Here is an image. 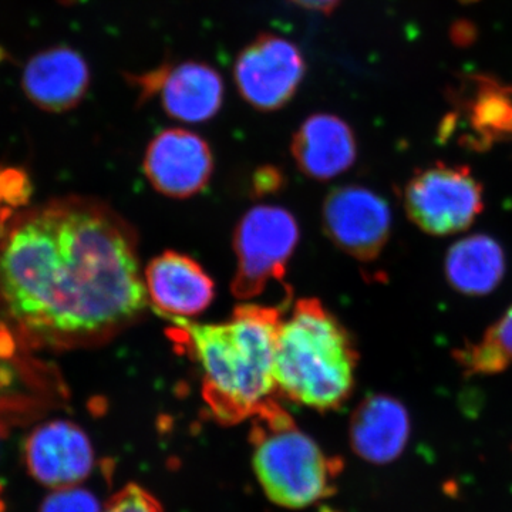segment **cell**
<instances>
[{
	"mask_svg": "<svg viewBox=\"0 0 512 512\" xmlns=\"http://www.w3.org/2000/svg\"><path fill=\"white\" fill-rule=\"evenodd\" d=\"M0 303L45 345L113 339L150 305L136 231L89 200L23 215L0 238Z\"/></svg>",
	"mask_w": 512,
	"mask_h": 512,
	"instance_id": "cell-1",
	"label": "cell"
},
{
	"mask_svg": "<svg viewBox=\"0 0 512 512\" xmlns=\"http://www.w3.org/2000/svg\"><path fill=\"white\" fill-rule=\"evenodd\" d=\"M282 315L269 306L242 305L221 323L170 319L171 338L201 370L202 397L224 424L255 419L276 402V336Z\"/></svg>",
	"mask_w": 512,
	"mask_h": 512,
	"instance_id": "cell-2",
	"label": "cell"
},
{
	"mask_svg": "<svg viewBox=\"0 0 512 512\" xmlns=\"http://www.w3.org/2000/svg\"><path fill=\"white\" fill-rule=\"evenodd\" d=\"M357 360L345 326L316 299H301L279 325L276 389L318 412L339 409L355 389Z\"/></svg>",
	"mask_w": 512,
	"mask_h": 512,
	"instance_id": "cell-3",
	"label": "cell"
},
{
	"mask_svg": "<svg viewBox=\"0 0 512 512\" xmlns=\"http://www.w3.org/2000/svg\"><path fill=\"white\" fill-rule=\"evenodd\" d=\"M254 471L272 503L301 510L330 495L336 468L278 403L255 417Z\"/></svg>",
	"mask_w": 512,
	"mask_h": 512,
	"instance_id": "cell-4",
	"label": "cell"
},
{
	"mask_svg": "<svg viewBox=\"0 0 512 512\" xmlns=\"http://www.w3.org/2000/svg\"><path fill=\"white\" fill-rule=\"evenodd\" d=\"M403 207L420 231L448 237L466 231L484 210V187L466 165L437 163L404 185Z\"/></svg>",
	"mask_w": 512,
	"mask_h": 512,
	"instance_id": "cell-5",
	"label": "cell"
},
{
	"mask_svg": "<svg viewBox=\"0 0 512 512\" xmlns=\"http://www.w3.org/2000/svg\"><path fill=\"white\" fill-rule=\"evenodd\" d=\"M298 242L299 225L291 212L279 205L251 208L235 229L234 295L247 301L261 295L269 282L284 278Z\"/></svg>",
	"mask_w": 512,
	"mask_h": 512,
	"instance_id": "cell-6",
	"label": "cell"
},
{
	"mask_svg": "<svg viewBox=\"0 0 512 512\" xmlns=\"http://www.w3.org/2000/svg\"><path fill=\"white\" fill-rule=\"evenodd\" d=\"M301 49L285 37L262 33L239 52L234 82L242 99L255 110L271 113L285 107L305 79Z\"/></svg>",
	"mask_w": 512,
	"mask_h": 512,
	"instance_id": "cell-7",
	"label": "cell"
},
{
	"mask_svg": "<svg viewBox=\"0 0 512 512\" xmlns=\"http://www.w3.org/2000/svg\"><path fill=\"white\" fill-rule=\"evenodd\" d=\"M323 229L330 241L360 262L379 258L392 234V210L382 195L362 185L329 192L322 208Z\"/></svg>",
	"mask_w": 512,
	"mask_h": 512,
	"instance_id": "cell-8",
	"label": "cell"
},
{
	"mask_svg": "<svg viewBox=\"0 0 512 512\" xmlns=\"http://www.w3.org/2000/svg\"><path fill=\"white\" fill-rule=\"evenodd\" d=\"M140 101L158 99L168 117L185 124H200L217 116L224 103V80L204 62L164 63L136 76Z\"/></svg>",
	"mask_w": 512,
	"mask_h": 512,
	"instance_id": "cell-9",
	"label": "cell"
},
{
	"mask_svg": "<svg viewBox=\"0 0 512 512\" xmlns=\"http://www.w3.org/2000/svg\"><path fill=\"white\" fill-rule=\"evenodd\" d=\"M144 173L154 190L167 197H194L204 191L214 173L207 141L187 128H168L150 141Z\"/></svg>",
	"mask_w": 512,
	"mask_h": 512,
	"instance_id": "cell-10",
	"label": "cell"
},
{
	"mask_svg": "<svg viewBox=\"0 0 512 512\" xmlns=\"http://www.w3.org/2000/svg\"><path fill=\"white\" fill-rule=\"evenodd\" d=\"M148 303L167 319H188L207 311L215 298L211 276L197 261L175 251L151 259L144 269Z\"/></svg>",
	"mask_w": 512,
	"mask_h": 512,
	"instance_id": "cell-11",
	"label": "cell"
},
{
	"mask_svg": "<svg viewBox=\"0 0 512 512\" xmlns=\"http://www.w3.org/2000/svg\"><path fill=\"white\" fill-rule=\"evenodd\" d=\"M25 454L30 474L46 487L79 483L93 468L92 443L70 421H50L37 427L26 441Z\"/></svg>",
	"mask_w": 512,
	"mask_h": 512,
	"instance_id": "cell-12",
	"label": "cell"
},
{
	"mask_svg": "<svg viewBox=\"0 0 512 512\" xmlns=\"http://www.w3.org/2000/svg\"><path fill=\"white\" fill-rule=\"evenodd\" d=\"M292 156L303 174L316 181L339 177L355 164V133L345 120L316 113L303 121L292 140Z\"/></svg>",
	"mask_w": 512,
	"mask_h": 512,
	"instance_id": "cell-13",
	"label": "cell"
},
{
	"mask_svg": "<svg viewBox=\"0 0 512 512\" xmlns=\"http://www.w3.org/2000/svg\"><path fill=\"white\" fill-rule=\"evenodd\" d=\"M90 86L89 64L70 47H53L33 57L23 73V90L36 106L52 113L76 107Z\"/></svg>",
	"mask_w": 512,
	"mask_h": 512,
	"instance_id": "cell-14",
	"label": "cell"
},
{
	"mask_svg": "<svg viewBox=\"0 0 512 512\" xmlns=\"http://www.w3.org/2000/svg\"><path fill=\"white\" fill-rule=\"evenodd\" d=\"M409 436V413L392 396L373 394L353 413L350 423L353 450L370 463L386 464L399 457Z\"/></svg>",
	"mask_w": 512,
	"mask_h": 512,
	"instance_id": "cell-15",
	"label": "cell"
},
{
	"mask_svg": "<svg viewBox=\"0 0 512 512\" xmlns=\"http://www.w3.org/2000/svg\"><path fill=\"white\" fill-rule=\"evenodd\" d=\"M507 256L497 239L468 235L454 242L444 258L447 284L464 296H487L503 282Z\"/></svg>",
	"mask_w": 512,
	"mask_h": 512,
	"instance_id": "cell-16",
	"label": "cell"
},
{
	"mask_svg": "<svg viewBox=\"0 0 512 512\" xmlns=\"http://www.w3.org/2000/svg\"><path fill=\"white\" fill-rule=\"evenodd\" d=\"M454 359L464 375L494 376L512 366V306L480 339L454 350Z\"/></svg>",
	"mask_w": 512,
	"mask_h": 512,
	"instance_id": "cell-17",
	"label": "cell"
},
{
	"mask_svg": "<svg viewBox=\"0 0 512 512\" xmlns=\"http://www.w3.org/2000/svg\"><path fill=\"white\" fill-rule=\"evenodd\" d=\"M471 127L478 136V147L512 137L511 100L501 93L487 92L477 97L471 111Z\"/></svg>",
	"mask_w": 512,
	"mask_h": 512,
	"instance_id": "cell-18",
	"label": "cell"
},
{
	"mask_svg": "<svg viewBox=\"0 0 512 512\" xmlns=\"http://www.w3.org/2000/svg\"><path fill=\"white\" fill-rule=\"evenodd\" d=\"M40 512H100L97 498L82 488H62L46 497Z\"/></svg>",
	"mask_w": 512,
	"mask_h": 512,
	"instance_id": "cell-19",
	"label": "cell"
},
{
	"mask_svg": "<svg viewBox=\"0 0 512 512\" xmlns=\"http://www.w3.org/2000/svg\"><path fill=\"white\" fill-rule=\"evenodd\" d=\"M104 512H163L156 498L138 485L121 490Z\"/></svg>",
	"mask_w": 512,
	"mask_h": 512,
	"instance_id": "cell-20",
	"label": "cell"
},
{
	"mask_svg": "<svg viewBox=\"0 0 512 512\" xmlns=\"http://www.w3.org/2000/svg\"><path fill=\"white\" fill-rule=\"evenodd\" d=\"M33 187L28 174L19 168H2L3 201L13 207L28 204Z\"/></svg>",
	"mask_w": 512,
	"mask_h": 512,
	"instance_id": "cell-21",
	"label": "cell"
},
{
	"mask_svg": "<svg viewBox=\"0 0 512 512\" xmlns=\"http://www.w3.org/2000/svg\"><path fill=\"white\" fill-rule=\"evenodd\" d=\"M293 5L298 6L308 12L322 13V15H330L339 8L342 0H289Z\"/></svg>",
	"mask_w": 512,
	"mask_h": 512,
	"instance_id": "cell-22",
	"label": "cell"
},
{
	"mask_svg": "<svg viewBox=\"0 0 512 512\" xmlns=\"http://www.w3.org/2000/svg\"><path fill=\"white\" fill-rule=\"evenodd\" d=\"M16 343L8 329H0V359H10L15 355Z\"/></svg>",
	"mask_w": 512,
	"mask_h": 512,
	"instance_id": "cell-23",
	"label": "cell"
},
{
	"mask_svg": "<svg viewBox=\"0 0 512 512\" xmlns=\"http://www.w3.org/2000/svg\"><path fill=\"white\" fill-rule=\"evenodd\" d=\"M6 511V505L5 503H3L2 500H0V512H5Z\"/></svg>",
	"mask_w": 512,
	"mask_h": 512,
	"instance_id": "cell-24",
	"label": "cell"
},
{
	"mask_svg": "<svg viewBox=\"0 0 512 512\" xmlns=\"http://www.w3.org/2000/svg\"><path fill=\"white\" fill-rule=\"evenodd\" d=\"M0 491H2V485H0Z\"/></svg>",
	"mask_w": 512,
	"mask_h": 512,
	"instance_id": "cell-25",
	"label": "cell"
}]
</instances>
